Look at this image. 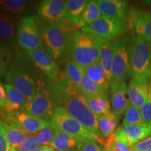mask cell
I'll return each instance as SVG.
<instances>
[{"label": "cell", "mask_w": 151, "mask_h": 151, "mask_svg": "<svg viewBox=\"0 0 151 151\" xmlns=\"http://www.w3.org/2000/svg\"><path fill=\"white\" fill-rule=\"evenodd\" d=\"M56 94L60 103L58 107L65 109L69 116L80 122L88 132L101 138L98 129L97 116L90 110L83 94L72 88L67 79L57 87Z\"/></svg>", "instance_id": "1"}, {"label": "cell", "mask_w": 151, "mask_h": 151, "mask_svg": "<svg viewBox=\"0 0 151 151\" xmlns=\"http://www.w3.org/2000/svg\"><path fill=\"white\" fill-rule=\"evenodd\" d=\"M102 45L89 27H83L71 34L67 53L71 60L85 68L99 62Z\"/></svg>", "instance_id": "2"}, {"label": "cell", "mask_w": 151, "mask_h": 151, "mask_svg": "<svg viewBox=\"0 0 151 151\" xmlns=\"http://www.w3.org/2000/svg\"><path fill=\"white\" fill-rule=\"evenodd\" d=\"M6 83L10 84L29 99L35 95L39 83L29 68L20 58L12 61L5 75Z\"/></svg>", "instance_id": "3"}, {"label": "cell", "mask_w": 151, "mask_h": 151, "mask_svg": "<svg viewBox=\"0 0 151 151\" xmlns=\"http://www.w3.org/2000/svg\"><path fill=\"white\" fill-rule=\"evenodd\" d=\"M132 69L136 81L149 84L151 80V44L136 37L132 45Z\"/></svg>", "instance_id": "4"}, {"label": "cell", "mask_w": 151, "mask_h": 151, "mask_svg": "<svg viewBox=\"0 0 151 151\" xmlns=\"http://www.w3.org/2000/svg\"><path fill=\"white\" fill-rule=\"evenodd\" d=\"M67 25L50 22L41 29V39L46 49L55 60L60 59L67 52L70 35Z\"/></svg>", "instance_id": "5"}, {"label": "cell", "mask_w": 151, "mask_h": 151, "mask_svg": "<svg viewBox=\"0 0 151 151\" xmlns=\"http://www.w3.org/2000/svg\"><path fill=\"white\" fill-rule=\"evenodd\" d=\"M132 46L127 39H117L113 42L112 62L113 78L118 82L133 77L132 69Z\"/></svg>", "instance_id": "6"}, {"label": "cell", "mask_w": 151, "mask_h": 151, "mask_svg": "<svg viewBox=\"0 0 151 151\" xmlns=\"http://www.w3.org/2000/svg\"><path fill=\"white\" fill-rule=\"evenodd\" d=\"M49 122L57 131L65 132L74 137L89 139L103 145L104 143L105 140H104V139L97 137L88 132L80 122L69 116L62 107H56L52 116L49 118Z\"/></svg>", "instance_id": "7"}, {"label": "cell", "mask_w": 151, "mask_h": 151, "mask_svg": "<svg viewBox=\"0 0 151 151\" xmlns=\"http://www.w3.org/2000/svg\"><path fill=\"white\" fill-rule=\"evenodd\" d=\"M18 41L19 45L27 52L42 47L41 29H39L37 17L27 16L21 20L18 29Z\"/></svg>", "instance_id": "8"}, {"label": "cell", "mask_w": 151, "mask_h": 151, "mask_svg": "<svg viewBox=\"0 0 151 151\" xmlns=\"http://www.w3.org/2000/svg\"><path fill=\"white\" fill-rule=\"evenodd\" d=\"M55 109L50 93L43 84L39 83L35 95L28 99L24 112L47 120L52 116Z\"/></svg>", "instance_id": "9"}, {"label": "cell", "mask_w": 151, "mask_h": 151, "mask_svg": "<svg viewBox=\"0 0 151 151\" xmlns=\"http://www.w3.org/2000/svg\"><path fill=\"white\" fill-rule=\"evenodd\" d=\"M125 20H120L101 16L88 26L94 35L102 42L112 41L124 32L127 29Z\"/></svg>", "instance_id": "10"}, {"label": "cell", "mask_w": 151, "mask_h": 151, "mask_svg": "<svg viewBox=\"0 0 151 151\" xmlns=\"http://www.w3.org/2000/svg\"><path fill=\"white\" fill-rule=\"evenodd\" d=\"M4 120L15 122L27 134H36L50 124L49 121L45 119L24 111H13L5 113Z\"/></svg>", "instance_id": "11"}, {"label": "cell", "mask_w": 151, "mask_h": 151, "mask_svg": "<svg viewBox=\"0 0 151 151\" xmlns=\"http://www.w3.org/2000/svg\"><path fill=\"white\" fill-rule=\"evenodd\" d=\"M38 13L43 20L52 23L67 24V1L45 0L39 5Z\"/></svg>", "instance_id": "12"}, {"label": "cell", "mask_w": 151, "mask_h": 151, "mask_svg": "<svg viewBox=\"0 0 151 151\" xmlns=\"http://www.w3.org/2000/svg\"><path fill=\"white\" fill-rule=\"evenodd\" d=\"M27 55L34 65L47 77L52 81H58L59 79L60 68L46 48L41 47L33 51L27 52Z\"/></svg>", "instance_id": "13"}, {"label": "cell", "mask_w": 151, "mask_h": 151, "mask_svg": "<svg viewBox=\"0 0 151 151\" xmlns=\"http://www.w3.org/2000/svg\"><path fill=\"white\" fill-rule=\"evenodd\" d=\"M109 90L113 111L122 116L130 103L127 84L125 82H118L112 78L109 81Z\"/></svg>", "instance_id": "14"}, {"label": "cell", "mask_w": 151, "mask_h": 151, "mask_svg": "<svg viewBox=\"0 0 151 151\" xmlns=\"http://www.w3.org/2000/svg\"><path fill=\"white\" fill-rule=\"evenodd\" d=\"M102 16L125 20L129 15V4L122 0H97Z\"/></svg>", "instance_id": "15"}, {"label": "cell", "mask_w": 151, "mask_h": 151, "mask_svg": "<svg viewBox=\"0 0 151 151\" xmlns=\"http://www.w3.org/2000/svg\"><path fill=\"white\" fill-rule=\"evenodd\" d=\"M150 86L142 84L132 78L128 86V96L129 102L138 110H140L146 102L150 94Z\"/></svg>", "instance_id": "16"}, {"label": "cell", "mask_w": 151, "mask_h": 151, "mask_svg": "<svg viewBox=\"0 0 151 151\" xmlns=\"http://www.w3.org/2000/svg\"><path fill=\"white\" fill-rule=\"evenodd\" d=\"M121 116L115 111L97 116L98 129L100 137L108 139L116 131V128Z\"/></svg>", "instance_id": "17"}, {"label": "cell", "mask_w": 151, "mask_h": 151, "mask_svg": "<svg viewBox=\"0 0 151 151\" xmlns=\"http://www.w3.org/2000/svg\"><path fill=\"white\" fill-rule=\"evenodd\" d=\"M83 139L84 138L74 137L65 132L58 131L53 140L50 143V146L58 151H67L76 148L79 149Z\"/></svg>", "instance_id": "18"}, {"label": "cell", "mask_w": 151, "mask_h": 151, "mask_svg": "<svg viewBox=\"0 0 151 151\" xmlns=\"http://www.w3.org/2000/svg\"><path fill=\"white\" fill-rule=\"evenodd\" d=\"M4 121L6 137L11 148L18 150L26 140L28 134L21 129L18 124L12 120H4Z\"/></svg>", "instance_id": "19"}, {"label": "cell", "mask_w": 151, "mask_h": 151, "mask_svg": "<svg viewBox=\"0 0 151 151\" xmlns=\"http://www.w3.org/2000/svg\"><path fill=\"white\" fill-rule=\"evenodd\" d=\"M103 149L107 151H132L128 144L123 126L117 128L114 133L106 139Z\"/></svg>", "instance_id": "20"}, {"label": "cell", "mask_w": 151, "mask_h": 151, "mask_svg": "<svg viewBox=\"0 0 151 151\" xmlns=\"http://www.w3.org/2000/svg\"><path fill=\"white\" fill-rule=\"evenodd\" d=\"M123 127L128 144L131 148L151 136V126L148 124L129 125Z\"/></svg>", "instance_id": "21"}, {"label": "cell", "mask_w": 151, "mask_h": 151, "mask_svg": "<svg viewBox=\"0 0 151 151\" xmlns=\"http://www.w3.org/2000/svg\"><path fill=\"white\" fill-rule=\"evenodd\" d=\"M7 99L9 102V112L24 111L28 99L20 91L10 84H5Z\"/></svg>", "instance_id": "22"}, {"label": "cell", "mask_w": 151, "mask_h": 151, "mask_svg": "<svg viewBox=\"0 0 151 151\" xmlns=\"http://www.w3.org/2000/svg\"><path fill=\"white\" fill-rule=\"evenodd\" d=\"M84 76L83 68L77 65L71 60L66 62V79L72 88L81 92V85Z\"/></svg>", "instance_id": "23"}, {"label": "cell", "mask_w": 151, "mask_h": 151, "mask_svg": "<svg viewBox=\"0 0 151 151\" xmlns=\"http://www.w3.org/2000/svg\"><path fill=\"white\" fill-rule=\"evenodd\" d=\"M84 75L90 80L101 86L106 90H109V81L99 62L83 68Z\"/></svg>", "instance_id": "24"}, {"label": "cell", "mask_w": 151, "mask_h": 151, "mask_svg": "<svg viewBox=\"0 0 151 151\" xmlns=\"http://www.w3.org/2000/svg\"><path fill=\"white\" fill-rule=\"evenodd\" d=\"M101 17V13L100 11L97 1H89L84 9L79 22L76 26L78 29L83 27H88L93 22L97 21Z\"/></svg>", "instance_id": "25"}, {"label": "cell", "mask_w": 151, "mask_h": 151, "mask_svg": "<svg viewBox=\"0 0 151 151\" xmlns=\"http://www.w3.org/2000/svg\"><path fill=\"white\" fill-rule=\"evenodd\" d=\"M90 110L97 116L111 112L109 97L101 95H83Z\"/></svg>", "instance_id": "26"}, {"label": "cell", "mask_w": 151, "mask_h": 151, "mask_svg": "<svg viewBox=\"0 0 151 151\" xmlns=\"http://www.w3.org/2000/svg\"><path fill=\"white\" fill-rule=\"evenodd\" d=\"M135 32L137 37L151 44V13L145 12L137 17Z\"/></svg>", "instance_id": "27"}, {"label": "cell", "mask_w": 151, "mask_h": 151, "mask_svg": "<svg viewBox=\"0 0 151 151\" xmlns=\"http://www.w3.org/2000/svg\"><path fill=\"white\" fill-rule=\"evenodd\" d=\"M89 1L87 0H67V22L76 25L79 22L85 8Z\"/></svg>", "instance_id": "28"}, {"label": "cell", "mask_w": 151, "mask_h": 151, "mask_svg": "<svg viewBox=\"0 0 151 151\" xmlns=\"http://www.w3.org/2000/svg\"><path fill=\"white\" fill-rule=\"evenodd\" d=\"M113 56V42H104L100 54L99 62L106 75L109 81L113 78L112 76V62Z\"/></svg>", "instance_id": "29"}, {"label": "cell", "mask_w": 151, "mask_h": 151, "mask_svg": "<svg viewBox=\"0 0 151 151\" xmlns=\"http://www.w3.org/2000/svg\"><path fill=\"white\" fill-rule=\"evenodd\" d=\"M14 35L15 29L13 22L6 15L0 12V42H10L14 39Z\"/></svg>", "instance_id": "30"}, {"label": "cell", "mask_w": 151, "mask_h": 151, "mask_svg": "<svg viewBox=\"0 0 151 151\" xmlns=\"http://www.w3.org/2000/svg\"><path fill=\"white\" fill-rule=\"evenodd\" d=\"M81 92L83 95H101L109 97V91L84 76L81 85Z\"/></svg>", "instance_id": "31"}, {"label": "cell", "mask_w": 151, "mask_h": 151, "mask_svg": "<svg viewBox=\"0 0 151 151\" xmlns=\"http://www.w3.org/2000/svg\"><path fill=\"white\" fill-rule=\"evenodd\" d=\"M13 59V52L8 45L0 42V80L5 77Z\"/></svg>", "instance_id": "32"}, {"label": "cell", "mask_w": 151, "mask_h": 151, "mask_svg": "<svg viewBox=\"0 0 151 151\" xmlns=\"http://www.w3.org/2000/svg\"><path fill=\"white\" fill-rule=\"evenodd\" d=\"M142 124H143V122L141 118L140 110H138L129 103L124 112L122 126L124 127L129 125H139Z\"/></svg>", "instance_id": "33"}, {"label": "cell", "mask_w": 151, "mask_h": 151, "mask_svg": "<svg viewBox=\"0 0 151 151\" xmlns=\"http://www.w3.org/2000/svg\"><path fill=\"white\" fill-rule=\"evenodd\" d=\"M27 1L24 0H1L0 6L11 14L19 16L25 10Z\"/></svg>", "instance_id": "34"}, {"label": "cell", "mask_w": 151, "mask_h": 151, "mask_svg": "<svg viewBox=\"0 0 151 151\" xmlns=\"http://www.w3.org/2000/svg\"><path fill=\"white\" fill-rule=\"evenodd\" d=\"M57 130L51 124L41 130L36 134V142L38 146H44L50 145V143L53 140Z\"/></svg>", "instance_id": "35"}, {"label": "cell", "mask_w": 151, "mask_h": 151, "mask_svg": "<svg viewBox=\"0 0 151 151\" xmlns=\"http://www.w3.org/2000/svg\"><path fill=\"white\" fill-rule=\"evenodd\" d=\"M140 113L143 124L151 126V86L148 99L141 107Z\"/></svg>", "instance_id": "36"}, {"label": "cell", "mask_w": 151, "mask_h": 151, "mask_svg": "<svg viewBox=\"0 0 151 151\" xmlns=\"http://www.w3.org/2000/svg\"><path fill=\"white\" fill-rule=\"evenodd\" d=\"M11 148L6 134L4 121L0 118V151H11Z\"/></svg>", "instance_id": "37"}, {"label": "cell", "mask_w": 151, "mask_h": 151, "mask_svg": "<svg viewBox=\"0 0 151 151\" xmlns=\"http://www.w3.org/2000/svg\"><path fill=\"white\" fill-rule=\"evenodd\" d=\"M81 151H102L101 147L96 141L84 139L81 142L80 147Z\"/></svg>", "instance_id": "38"}, {"label": "cell", "mask_w": 151, "mask_h": 151, "mask_svg": "<svg viewBox=\"0 0 151 151\" xmlns=\"http://www.w3.org/2000/svg\"><path fill=\"white\" fill-rule=\"evenodd\" d=\"M38 147L36 142V134H28L23 144L17 151H32Z\"/></svg>", "instance_id": "39"}, {"label": "cell", "mask_w": 151, "mask_h": 151, "mask_svg": "<svg viewBox=\"0 0 151 151\" xmlns=\"http://www.w3.org/2000/svg\"><path fill=\"white\" fill-rule=\"evenodd\" d=\"M0 111L5 113L9 112V102L7 99L5 85L0 81Z\"/></svg>", "instance_id": "40"}, {"label": "cell", "mask_w": 151, "mask_h": 151, "mask_svg": "<svg viewBox=\"0 0 151 151\" xmlns=\"http://www.w3.org/2000/svg\"><path fill=\"white\" fill-rule=\"evenodd\" d=\"M132 151H151V136L132 148Z\"/></svg>", "instance_id": "41"}, {"label": "cell", "mask_w": 151, "mask_h": 151, "mask_svg": "<svg viewBox=\"0 0 151 151\" xmlns=\"http://www.w3.org/2000/svg\"><path fill=\"white\" fill-rule=\"evenodd\" d=\"M43 151H55V150L50 146H43Z\"/></svg>", "instance_id": "42"}, {"label": "cell", "mask_w": 151, "mask_h": 151, "mask_svg": "<svg viewBox=\"0 0 151 151\" xmlns=\"http://www.w3.org/2000/svg\"><path fill=\"white\" fill-rule=\"evenodd\" d=\"M32 151H43V146H38Z\"/></svg>", "instance_id": "43"}, {"label": "cell", "mask_w": 151, "mask_h": 151, "mask_svg": "<svg viewBox=\"0 0 151 151\" xmlns=\"http://www.w3.org/2000/svg\"><path fill=\"white\" fill-rule=\"evenodd\" d=\"M11 151H17V150H15V149L11 148Z\"/></svg>", "instance_id": "44"}, {"label": "cell", "mask_w": 151, "mask_h": 151, "mask_svg": "<svg viewBox=\"0 0 151 151\" xmlns=\"http://www.w3.org/2000/svg\"><path fill=\"white\" fill-rule=\"evenodd\" d=\"M102 151H107V150H104V149H103Z\"/></svg>", "instance_id": "45"}, {"label": "cell", "mask_w": 151, "mask_h": 151, "mask_svg": "<svg viewBox=\"0 0 151 151\" xmlns=\"http://www.w3.org/2000/svg\"><path fill=\"white\" fill-rule=\"evenodd\" d=\"M76 151H81V150H76Z\"/></svg>", "instance_id": "46"}]
</instances>
